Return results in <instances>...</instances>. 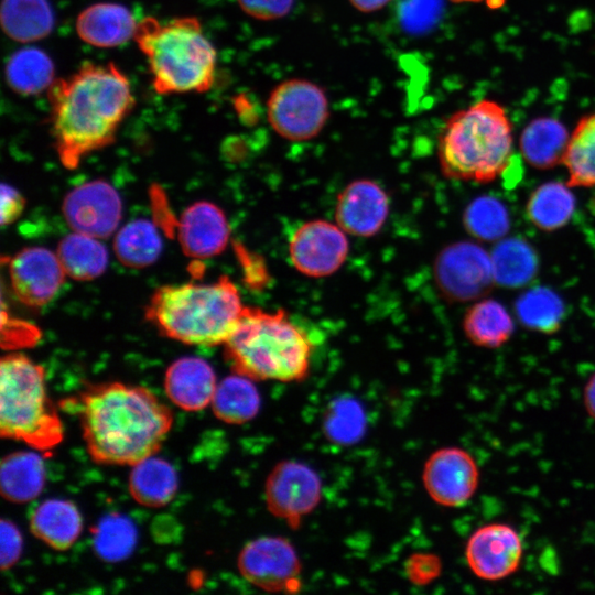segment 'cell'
<instances>
[{
    "instance_id": "cb8c5ba5",
    "label": "cell",
    "mask_w": 595,
    "mask_h": 595,
    "mask_svg": "<svg viewBox=\"0 0 595 595\" xmlns=\"http://www.w3.org/2000/svg\"><path fill=\"white\" fill-rule=\"evenodd\" d=\"M45 484L44 458L36 452H15L4 456L0 467L1 495L12 502L37 497Z\"/></svg>"
},
{
    "instance_id": "7402d4cb",
    "label": "cell",
    "mask_w": 595,
    "mask_h": 595,
    "mask_svg": "<svg viewBox=\"0 0 595 595\" xmlns=\"http://www.w3.org/2000/svg\"><path fill=\"white\" fill-rule=\"evenodd\" d=\"M30 529L37 539L63 551L69 549L80 536L83 519L72 501L51 498L33 510Z\"/></svg>"
},
{
    "instance_id": "484cf974",
    "label": "cell",
    "mask_w": 595,
    "mask_h": 595,
    "mask_svg": "<svg viewBox=\"0 0 595 595\" xmlns=\"http://www.w3.org/2000/svg\"><path fill=\"white\" fill-rule=\"evenodd\" d=\"M571 186L562 182H547L538 186L526 205L528 219L543 231H554L572 218L576 199Z\"/></svg>"
},
{
    "instance_id": "e575fe53",
    "label": "cell",
    "mask_w": 595,
    "mask_h": 595,
    "mask_svg": "<svg viewBox=\"0 0 595 595\" xmlns=\"http://www.w3.org/2000/svg\"><path fill=\"white\" fill-rule=\"evenodd\" d=\"M463 223L473 237L493 242L510 229V216L502 202L491 196H479L465 208Z\"/></svg>"
},
{
    "instance_id": "7a4b0ae2",
    "label": "cell",
    "mask_w": 595,
    "mask_h": 595,
    "mask_svg": "<svg viewBox=\"0 0 595 595\" xmlns=\"http://www.w3.org/2000/svg\"><path fill=\"white\" fill-rule=\"evenodd\" d=\"M88 454L107 465H134L154 455L173 423L171 410L149 389L118 381L91 386L79 397Z\"/></svg>"
},
{
    "instance_id": "8992f818",
    "label": "cell",
    "mask_w": 595,
    "mask_h": 595,
    "mask_svg": "<svg viewBox=\"0 0 595 595\" xmlns=\"http://www.w3.org/2000/svg\"><path fill=\"white\" fill-rule=\"evenodd\" d=\"M224 346L232 370L252 380L295 381L310 368L312 343L283 310L246 306Z\"/></svg>"
},
{
    "instance_id": "d590c367",
    "label": "cell",
    "mask_w": 595,
    "mask_h": 595,
    "mask_svg": "<svg viewBox=\"0 0 595 595\" xmlns=\"http://www.w3.org/2000/svg\"><path fill=\"white\" fill-rule=\"evenodd\" d=\"M136 538L134 526L128 518L111 515L104 518L96 528L95 551L105 561H119L131 553Z\"/></svg>"
},
{
    "instance_id": "d4e9b609",
    "label": "cell",
    "mask_w": 595,
    "mask_h": 595,
    "mask_svg": "<svg viewBox=\"0 0 595 595\" xmlns=\"http://www.w3.org/2000/svg\"><path fill=\"white\" fill-rule=\"evenodd\" d=\"M463 331L474 345L494 349L501 347L510 339L515 323L500 302L494 299H482L466 311Z\"/></svg>"
},
{
    "instance_id": "3957f363",
    "label": "cell",
    "mask_w": 595,
    "mask_h": 595,
    "mask_svg": "<svg viewBox=\"0 0 595 595\" xmlns=\"http://www.w3.org/2000/svg\"><path fill=\"white\" fill-rule=\"evenodd\" d=\"M246 306L228 277L212 283L163 285L151 295L145 317L171 339L215 346L225 344Z\"/></svg>"
},
{
    "instance_id": "277c9868",
    "label": "cell",
    "mask_w": 595,
    "mask_h": 595,
    "mask_svg": "<svg viewBox=\"0 0 595 595\" xmlns=\"http://www.w3.org/2000/svg\"><path fill=\"white\" fill-rule=\"evenodd\" d=\"M134 41L159 95L205 93L215 82L217 54L196 17L138 22Z\"/></svg>"
},
{
    "instance_id": "836d02e7",
    "label": "cell",
    "mask_w": 595,
    "mask_h": 595,
    "mask_svg": "<svg viewBox=\"0 0 595 595\" xmlns=\"http://www.w3.org/2000/svg\"><path fill=\"white\" fill-rule=\"evenodd\" d=\"M515 310L523 326L544 334L556 332L564 316L563 301L545 286L527 290L517 299Z\"/></svg>"
},
{
    "instance_id": "83f0119b",
    "label": "cell",
    "mask_w": 595,
    "mask_h": 595,
    "mask_svg": "<svg viewBox=\"0 0 595 595\" xmlns=\"http://www.w3.org/2000/svg\"><path fill=\"white\" fill-rule=\"evenodd\" d=\"M56 253L66 275L79 281L100 277L109 261L108 250L98 238L76 231L61 240Z\"/></svg>"
},
{
    "instance_id": "9c48e42d",
    "label": "cell",
    "mask_w": 595,
    "mask_h": 595,
    "mask_svg": "<svg viewBox=\"0 0 595 595\" xmlns=\"http://www.w3.org/2000/svg\"><path fill=\"white\" fill-rule=\"evenodd\" d=\"M434 279L441 293L451 301L478 299L495 283L490 255L469 241L448 245L435 259Z\"/></svg>"
},
{
    "instance_id": "5bb4252c",
    "label": "cell",
    "mask_w": 595,
    "mask_h": 595,
    "mask_svg": "<svg viewBox=\"0 0 595 595\" xmlns=\"http://www.w3.org/2000/svg\"><path fill=\"white\" fill-rule=\"evenodd\" d=\"M321 490V480L309 466L282 462L266 480V504L273 516L294 524L316 507Z\"/></svg>"
},
{
    "instance_id": "b9f144b4",
    "label": "cell",
    "mask_w": 595,
    "mask_h": 595,
    "mask_svg": "<svg viewBox=\"0 0 595 595\" xmlns=\"http://www.w3.org/2000/svg\"><path fill=\"white\" fill-rule=\"evenodd\" d=\"M391 0H349L350 4L358 11L370 13L382 9Z\"/></svg>"
},
{
    "instance_id": "4dcf8cb0",
    "label": "cell",
    "mask_w": 595,
    "mask_h": 595,
    "mask_svg": "<svg viewBox=\"0 0 595 595\" xmlns=\"http://www.w3.org/2000/svg\"><path fill=\"white\" fill-rule=\"evenodd\" d=\"M490 255L495 283L505 288L527 284L536 274L538 258L531 246L519 238L499 241Z\"/></svg>"
},
{
    "instance_id": "ac0fdd59",
    "label": "cell",
    "mask_w": 595,
    "mask_h": 595,
    "mask_svg": "<svg viewBox=\"0 0 595 595\" xmlns=\"http://www.w3.org/2000/svg\"><path fill=\"white\" fill-rule=\"evenodd\" d=\"M224 212L210 202H196L181 215L177 238L185 255L204 259L220 253L229 240Z\"/></svg>"
},
{
    "instance_id": "52a82bcc",
    "label": "cell",
    "mask_w": 595,
    "mask_h": 595,
    "mask_svg": "<svg viewBox=\"0 0 595 595\" xmlns=\"http://www.w3.org/2000/svg\"><path fill=\"white\" fill-rule=\"evenodd\" d=\"M0 433L48 454L64 437L62 420L47 396L44 368L20 353L8 354L0 363Z\"/></svg>"
},
{
    "instance_id": "7c38bea8",
    "label": "cell",
    "mask_w": 595,
    "mask_h": 595,
    "mask_svg": "<svg viewBox=\"0 0 595 595\" xmlns=\"http://www.w3.org/2000/svg\"><path fill=\"white\" fill-rule=\"evenodd\" d=\"M122 208L118 192L101 180L73 188L62 204L64 218L74 231L98 239L107 238L117 230Z\"/></svg>"
},
{
    "instance_id": "1f68e13d",
    "label": "cell",
    "mask_w": 595,
    "mask_h": 595,
    "mask_svg": "<svg viewBox=\"0 0 595 595\" xmlns=\"http://www.w3.org/2000/svg\"><path fill=\"white\" fill-rule=\"evenodd\" d=\"M113 250L122 264L141 269L158 260L162 251V239L152 223L137 219L117 231Z\"/></svg>"
},
{
    "instance_id": "ba28073f",
    "label": "cell",
    "mask_w": 595,
    "mask_h": 595,
    "mask_svg": "<svg viewBox=\"0 0 595 595\" xmlns=\"http://www.w3.org/2000/svg\"><path fill=\"white\" fill-rule=\"evenodd\" d=\"M271 128L282 138L305 141L317 136L329 116L324 89L315 83L292 78L277 85L267 101Z\"/></svg>"
},
{
    "instance_id": "8d00e7d4",
    "label": "cell",
    "mask_w": 595,
    "mask_h": 595,
    "mask_svg": "<svg viewBox=\"0 0 595 595\" xmlns=\"http://www.w3.org/2000/svg\"><path fill=\"white\" fill-rule=\"evenodd\" d=\"M40 338L39 329L2 312V346L10 349L32 346Z\"/></svg>"
},
{
    "instance_id": "4316f807",
    "label": "cell",
    "mask_w": 595,
    "mask_h": 595,
    "mask_svg": "<svg viewBox=\"0 0 595 595\" xmlns=\"http://www.w3.org/2000/svg\"><path fill=\"white\" fill-rule=\"evenodd\" d=\"M1 24L12 40L32 42L52 31L54 14L47 0H3Z\"/></svg>"
},
{
    "instance_id": "6da1fadb",
    "label": "cell",
    "mask_w": 595,
    "mask_h": 595,
    "mask_svg": "<svg viewBox=\"0 0 595 595\" xmlns=\"http://www.w3.org/2000/svg\"><path fill=\"white\" fill-rule=\"evenodd\" d=\"M47 98L54 147L69 170L112 143L136 105L131 83L115 63H84L55 79Z\"/></svg>"
},
{
    "instance_id": "ab89813d",
    "label": "cell",
    "mask_w": 595,
    "mask_h": 595,
    "mask_svg": "<svg viewBox=\"0 0 595 595\" xmlns=\"http://www.w3.org/2000/svg\"><path fill=\"white\" fill-rule=\"evenodd\" d=\"M24 206L25 199L22 194L10 184L3 183L1 186V225H10L18 219Z\"/></svg>"
},
{
    "instance_id": "e0dca14e",
    "label": "cell",
    "mask_w": 595,
    "mask_h": 595,
    "mask_svg": "<svg viewBox=\"0 0 595 595\" xmlns=\"http://www.w3.org/2000/svg\"><path fill=\"white\" fill-rule=\"evenodd\" d=\"M389 214V198L374 181L357 180L338 195L335 206L336 224L346 232L358 237L376 235Z\"/></svg>"
},
{
    "instance_id": "4fadbf2b",
    "label": "cell",
    "mask_w": 595,
    "mask_h": 595,
    "mask_svg": "<svg viewBox=\"0 0 595 595\" xmlns=\"http://www.w3.org/2000/svg\"><path fill=\"white\" fill-rule=\"evenodd\" d=\"M422 479L426 493L435 502L458 507L475 494L479 470L468 452L455 446L443 447L426 459Z\"/></svg>"
},
{
    "instance_id": "603a6c76",
    "label": "cell",
    "mask_w": 595,
    "mask_h": 595,
    "mask_svg": "<svg viewBox=\"0 0 595 595\" xmlns=\"http://www.w3.org/2000/svg\"><path fill=\"white\" fill-rule=\"evenodd\" d=\"M178 478L175 468L165 459L151 455L132 465L129 491L142 506L158 508L175 496Z\"/></svg>"
},
{
    "instance_id": "5b68a950",
    "label": "cell",
    "mask_w": 595,
    "mask_h": 595,
    "mask_svg": "<svg viewBox=\"0 0 595 595\" xmlns=\"http://www.w3.org/2000/svg\"><path fill=\"white\" fill-rule=\"evenodd\" d=\"M513 152L512 123L497 101L483 99L453 113L437 145L442 173L486 184L508 169Z\"/></svg>"
},
{
    "instance_id": "2e32d148",
    "label": "cell",
    "mask_w": 595,
    "mask_h": 595,
    "mask_svg": "<svg viewBox=\"0 0 595 595\" xmlns=\"http://www.w3.org/2000/svg\"><path fill=\"white\" fill-rule=\"evenodd\" d=\"M523 552L519 533L506 523H489L478 528L465 548L470 571L485 581H499L513 574Z\"/></svg>"
},
{
    "instance_id": "f35d334b",
    "label": "cell",
    "mask_w": 595,
    "mask_h": 595,
    "mask_svg": "<svg viewBox=\"0 0 595 595\" xmlns=\"http://www.w3.org/2000/svg\"><path fill=\"white\" fill-rule=\"evenodd\" d=\"M0 540L1 569L8 570L20 559L23 545L22 536L13 522L2 519L0 523Z\"/></svg>"
},
{
    "instance_id": "ffe728a7",
    "label": "cell",
    "mask_w": 595,
    "mask_h": 595,
    "mask_svg": "<svg viewBox=\"0 0 595 595\" xmlns=\"http://www.w3.org/2000/svg\"><path fill=\"white\" fill-rule=\"evenodd\" d=\"M75 26L77 35L85 43L111 48L133 39L138 22L127 7L101 2L85 8L77 15Z\"/></svg>"
},
{
    "instance_id": "f1b7e54d",
    "label": "cell",
    "mask_w": 595,
    "mask_h": 595,
    "mask_svg": "<svg viewBox=\"0 0 595 595\" xmlns=\"http://www.w3.org/2000/svg\"><path fill=\"white\" fill-rule=\"evenodd\" d=\"M210 404L219 420L240 424L256 416L260 396L251 378L235 374L217 383Z\"/></svg>"
},
{
    "instance_id": "30bf717a",
    "label": "cell",
    "mask_w": 595,
    "mask_h": 595,
    "mask_svg": "<svg viewBox=\"0 0 595 595\" xmlns=\"http://www.w3.org/2000/svg\"><path fill=\"white\" fill-rule=\"evenodd\" d=\"M349 246L346 232L327 220H310L292 234L289 256L302 274L323 278L336 272L345 262Z\"/></svg>"
},
{
    "instance_id": "8fae6325",
    "label": "cell",
    "mask_w": 595,
    "mask_h": 595,
    "mask_svg": "<svg viewBox=\"0 0 595 595\" xmlns=\"http://www.w3.org/2000/svg\"><path fill=\"white\" fill-rule=\"evenodd\" d=\"M238 569L248 582L267 591H292L299 586V556L291 543L280 537L248 542L238 555Z\"/></svg>"
},
{
    "instance_id": "60d3db41",
    "label": "cell",
    "mask_w": 595,
    "mask_h": 595,
    "mask_svg": "<svg viewBox=\"0 0 595 595\" xmlns=\"http://www.w3.org/2000/svg\"><path fill=\"white\" fill-rule=\"evenodd\" d=\"M583 403L588 415L595 420V374L588 379L584 387Z\"/></svg>"
},
{
    "instance_id": "74e56055",
    "label": "cell",
    "mask_w": 595,
    "mask_h": 595,
    "mask_svg": "<svg viewBox=\"0 0 595 595\" xmlns=\"http://www.w3.org/2000/svg\"><path fill=\"white\" fill-rule=\"evenodd\" d=\"M241 10L258 20H277L292 10L294 0H237Z\"/></svg>"
},
{
    "instance_id": "f546056e",
    "label": "cell",
    "mask_w": 595,
    "mask_h": 595,
    "mask_svg": "<svg viewBox=\"0 0 595 595\" xmlns=\"http://www.w3.org/2000/svg\"><path fill=\"white\" fill-rule=\"evenodd\" d=\"M6 77L10 88L17 94L30 96L48 89L54 79V65L43 51L24 47L10 56Z\"/></svg>"
},
{
    "instance_id": "9a60e30c",
    "label": "cell",
    "mask_w": 595,
    "mask_h": 595,
    "mask_svg": "<svg viewBox=\"0 0 595 595\" xmlns=\"http://www.w3.org/2000/svg\"><path fill=\"white\" fill-rule=\"evenodd\" d=\"M11 288L30 307L47 304L58 292L66 273L57 253L43 247H28L8 261Z\"/></svg>"
},
{
    "instance_id": "7bdbcfd3",
    "label": "cell",
    "mask_w": 595,
    "mask_h": 595,
    "mask_svg": "<svg viewBox=\"0 0 595 595\" xmlns=\"http://www.w3.org/2000/svg\"><path fill=\"white\" fill-rule=\"evenodd\" d=\"M454 3H477L484 0H451Z\"/></svg>"
},
{
    "instance_id": "d6a6232c",
    "label": "cell",
    "mask_w": 595,
    "mask_h": 595,
    "mask_svg": "<svg viewBox=\"0 0 595 595\" xmlns=\"http://www.w3.org/2000/svg\"><path fill=\"white\" fill-rule=\"evenodd\" d=\"M571 187L595 186V112L582 117L576 123L564 154Z\"/></svg>"
},
{
    "instance_id": "d6986e66",
    "label": "cell",
    "mask_w": 595,
    "mask_h": 595,
    "mask_svg": "<svg viewBox=\"0 0 595 595\" xmlns=\"http://www.w3.org/2000/svg\"><path fill=\"white\" fill-rule=\"evenodd\" d=\"M216 387L213 367L196 356L174 360L164 376L167 398L185 411H199L206 408L212 402Z\"/></svg>"
},
{
    "instance_id": "44dd1931",
    "label": "cell",
    "mask_w": 595,
    "mask_h": 595,
    "mask_svg": "<svg viewBox=\"0 0 595 595\" xmlns=\"http://www.w3.org/2000/svg\"><path fill=\"white\" fill-rule=\"evenodd\" d=\"M569 140V131L559 119L538 117L523 128L519 148L529 165L547 170L563 163Z\"/></svg>"
}]
</instances>
